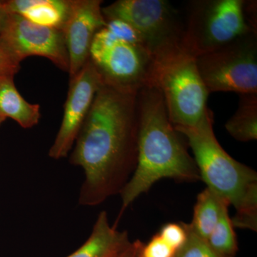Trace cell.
Wrapping results in <instances>:
<instances>
[{"label":"cell","mask_w":257,"mask_h":257,"mask_svg":"<svg viewBox=\"0 0 257 257\" xmlns=\"http://www.w3.org/2000/svg\"><path fill=\"white\" fill-rule=\"evenodd\" d=\"M138 94L104 82L98 89L69 159L84 172L80 205H99L120 194L133 174L138 159Z\"/></svg>","instance_id":"cell-1"},{"label":"cell","mask_w":257,"mask_h":257,"mask_svg":"<svg viewBox=\"0 0 257 257\" xmlns=\"http://www.w3.org/2000/svg\"><path fill=\"white\" fill-rule=\"evenodd\" d=\"M138 159L133 175L120 192V215L160 179L200 180L199 170L171 123L163 96L152 85L138 94Z\"/></svg>","instance_id":"cell-2"},{"label":"cell","mask_w":257,"mask_h":257,"mask_svg":"<svg viewBox=\"0 0 257 257\" xmlns=\"http://www.w3.org/2000/svg\"><path fill=\"white\" fill-rule=\"evenodd\" d=\"M211 111L196 127H175L187 140L201 179L228 205L234 206L233 226L256 231L257 174L229 156L216 140Z\"/></svg>","instance_id":"cell-3"},{"label":"cell","mask_w":257,"mask_h":257,"mask_svg":"<svg viewBox=\"0 0 257 257\" xmlns=\"http://www.w3.org/2000/svg\"><path fill=\"white\" fill-rule=\"evenodd\" d=\"M150 85L160 90L175 127H196L211 112L196 57L184 50L154 62Z\"/></svg>","instance_id":"cell-4"},{"label":"cell","mask_w":257,"mask_h":257,"mask_svg":"<svg viewBox=\"0 0 257 257\" xmlns=\"http://www.w3.org/2000/svg\"><path fill=\"white\" fill-rule=\"evenodd\" d=\"M244 0H194L188 4L183 47L194 57L204 55L251 32Z\"/></svg>","instance_id":"cell-5"},{"label":"cell","mask_w":257,"mask_h":257,"mask_svg":"<svg viewBox=\"0 0 257 257\" xmlns=\"http://www.w3.org/2000/svg\"><path fill=\"white\" fill-rule=\"evenodd\" d=\"M101 11L106 21L119 20L131 25L154 62L184 49V22L168 1L118 0Z\"/></svg>","instance_id":"cell-6"},{"label":"cell","mask_w":257,"mask_h":257,"mask_svg":"<svg viewBox=\"0 0 257 257\" xmlns=\"http://www.w3.org/2000/svg\"><path fill=\"white\" fill-rule=\"evenodd\" d=\"M89 59L111 87L138 94L150 85L154 60L146 47L117 38L105 27L93 39Z\"/></svg>","instance_id":"cell-7"},{"label":"cell","mask_w":257,"mask_h":257,"mask_svg":"<svg viewBox=\"0 0 257 257\" xmlns=\"http://www.w3.org/2000/svg\"><path fill=\"white\" fill-rule=\"evenodd\" d=\"M196 64L209 94L257 93V32L198 56Z\"/></svg>","instance_id":"cell-8"},{"label":"cell","mask_w":257,"mask_h":257,"mask_svg":"<svg viewBox=\"0 0 257 257\" xmlns=\"http://www.w3.org/2000/svg\"><path fill=\"white\" fill-rule=\"evenodd\" d=\"M0 39L20 62L30 56H40L69 72V56L63 30L40 26L20 15L8 13Z\"/></svg>","instance_id":"cell-9"},{"label":"cell","mask_w":257,"mask_h":257,"mask_svg":"<svg viewBox=\"0 0 257 257\" xmlns=\"http://www.w3.org/2000/svg\"><path fill=\"white\" fill-rule=\"evenodd\" d=\"M102 82L100 74L90 59L77 76L69 80L63 118L49 151L51 158L60 160L68 156Z\"/></svg>","instance_id":"cell-10"},{"label":"cell","mask_w":257,"mask_h":257,"mask_svg":"<svg viewBox=\"0 0 257 257\" xmlns=\"http://www.w3.org/2000/svg\"><path fill=\"white\" fill-rule=\"evenodd\" d=\"M100 0H72L70 15L64 28L69 61V80L82 70L89 60L93 39L106 22Z\"/></svg>","instance_id":"cell-11"},{"label":"cell","mask_w":257,"mask_h":257,"mask_svg":"<svg viewBox=\"0 0 257 257\" xmlns=\"http://www.w3.org/2000/svg\"><path fill=\"white\" fill-rule=\"evenodd\" d=\"M3 5L10 14L20 15L40 26L64 30L72 0H8Z\"/></svg>","instance_id":"cell-12"},{"label":"cell","mask_w":257,"mask_h":257,"mask_svg":"<svg viewBox=\"0 0 257 257\" xmlns=\"http://www.w3.org/2000/svg\"><path fill=\"white\" fill-rule=\"evenodd\" d=\"M131 243L126 231L111 226L107 213H99L90 236L78 249L67 257H116Z\"/></svg>","instance_id":"cell-13"},{"label":"cell","mask_w":257,"mask_h":257,"mask_svg":"<svg viewBox=\"0 0 257 257\" xmlns=\"http://www.w3.org/2000/svg\"><path fill=\"white\" fill-rule=\"evenodd\" d=\"M0 114L24 128L33 127L41 116L40 105L25 100L15 87L14 76L10 75H0Z\"/></svg>","instance_id":"cell-14"},{"label":"cell","mask_w":257,"mask_h":257,"mask_svg":"<svg viewBox=\"0 0 257 257\" xmlns=\"http://www.w3.org/2000/svg\"><path fill=\"white\" fill-rule=\"evenodd\" d=\"M229 207L217 194L206 188L198 195L194 208L192 223L189 224L194 232L207 239L220 219L225 208Z\"/></svg>","instance_id":"cell-15"},{"label":"cell","mask_w":257,"mask_h":257,"mask_svg":"<svg viewBox=\"0 0 257 257\" xmlns=\"http://www.w3.org/2000/svg\"><path fill=\"white\" fill-rule=\"evenodd\" d=\"M239 106L225 124L235 140L249 142L257 139V93L239 94Z\"/></svg>","instance_id":"cell-16"},{"label":"cell","mask_w":257,"mask_h":257,"mask_svg":"<svg viewBox=\"0 0 257 257\" xmlns=\"http://www.w3.org/2000/svg\"><path fill=\"white\" fill-rule=\"evenodd\" d=\"M211 247L226 257H235L238 251V243L234 226L228 213V207L225 208L215 227L207 239Z\"/></svg>","instance_id":"cell-17"},{"label":"cell","mask_w":257,"mask_h":257,"mask_svg":"<svg viewBox=\"0 0 257 257\" xmlns=\"http://www.w3.org/2000/svg\"><path fill=\"white\" fill-rule=\"evenodd\" d=\"M183 224L187 231V240L176 251L175 257H226L214 251L207 240L194 232L189 224Z\"/></svg>","instance_id":"cell-18"},{"label":"cell","mask_w":257,"mask_h":257,"mask_svg":"<svg viewBox=\"0 0 257 257\" xmlns=\"http://www.w3.org/2000/svg\"><path fill=\"white\" fill-rule=\"evenodd\" d=\"M158 234L176 251L183 246L187 237V231L183 223H170L166 224L162 226Z\"/></svg>","instance_id":"cell-19"},{"label":"cell","mask_w":257,"mask_h":257,"mask_svg":"<svg viewBox=\"0 0 257 257\" xmlns=\"http://www.w3.org/2000/svg\"><path fill=\"white\" fill-rule=\"evenodd\" d=\"M175 253L157 234L146 245L143 243L139 257H175Z\"/></svg>","instance_id":"cell-20"},{"label":"cell","mask_w":257,"mask_h":257,"mask_svg":"<svg viewBox=\"0 0 257 257\" xmlns=\"http://www.w3.org/2000/svg\"><path fill=\"white\" fill-rule=\"evenodd\" d=\"M106 22L105 28L115 37L126 42L144 45L143 40L138 32L128 23L119 20H110Z\"/></svg>","instance_id":"cell-21"},{"label":"cell","mask_w":257,"mask_h":257,"mask_svg":"<svg viewBox=\"0 0 257 257\" xmlns=\"http://www.w3.org/2000/svg\"><path fill=\"white\" fill-rule=\"evenodd\" d=\"M20 62L0 39V75L15 76L20 69Z\"/></svg>","instance_id":"cell-22"},{"label":"cell","mask_w":257,"mask_h":257,"mask_svg":"<svg viewBox=\"0 0 257 257\" xmlns=\"http://www.w3.org/2000/svg\"><path fill=\"white\" fill-rule=\"evenodd\" d=\"M143 245V243L140 240H137L135 242H131L127 247L116 257H138Z\"/></svg>","instance_id":"cell-23"},{"label":"cell","mask_w":257,"mask_h":257,"mask_svg":"<svg viewBox=\"0 0 257 257\" xmlns=\"http://www.w3.org/2000/svg\"><path fill=\"white\" fill-rule=\"evenodd\" d=\"M8 13L5 9L3 1H0V32L3 30L6 19L8 18Z\"/></svg>","instance_id":"cell-24"},{"label":"cell","mask_w":257,"mask_h":257,"mask_svg":"<svg viewBox=\"0 0 257 257\" xmlns=\"http://www.w3.org/2000/svg\"><path fill=\"white\" fill-rule=\"evenodd\" d=\"M0 119L4 120V121H5V120L6 119H5L4 116H2L1 114H0Z\"/></svg>","instance_id":"cell-25"},{"label":"cell","mask_w":257,"mask_h":257,"mask_svg":"<svg viewBox=\"0 0 257 257\" xmlns=\"http://www.w3.org/2000/svg\"><path fill=\"white\" fill-rule=\"evenodd\" d=\"M3 121H4V120H2V119H0V125L2 124V123L3 122Z\"/></svg>","instance_id":"cell-26"},{"label":"cell","mask_w":257,"mask_h":257,"mask_svg":"<svg viewBox=\"0 0 257 257\" xmlns=\"http://www.w3.org/2000/svg\"><path fill=\"white\" fill-rule=\"evenodd\" d=\"M139 254H140V253H139ZM138 257H139V256H138Z\"/></svg>","instance_id":"cell-27"}]
</instances>
